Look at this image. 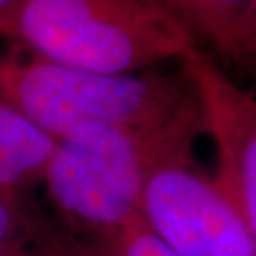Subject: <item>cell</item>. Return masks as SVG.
Instances as JSON below:
<instances>
[{
  "label": "cell",
  "instance_id": "6da1fadb",
  "mask_svg": "<svg viewBox=\"0 0 256 256\" xmlns=\"http://www.w3.org/2000/svg\"><path fill=\"white\" fill-rule=\"evenodd\" d=\"M198 95L131 126L59 140L42 180L55 222L102 248L138 222L150 176L169 162L196 156L203 137Z\"/></svg>",
  "mask_w": 256,
  "mask_h": 256
},
{
  "label": "cell",
  "instance_id": "7a4b0ae2",
  "mask_svg": "<svg viewBox=\"0 0 256 256\" xmlns=\"http://www.w3.org/2000/svg\"><path fill=\"white\" fill-rule=\"evenodd\" d=\"M0 38L48 61L104 74L180 63L198 44L158 0H18L0 16Z\"/></svg>",
  "mask_w": 256,
  "mask_h": 256
},
{
  "label": "cell",
  "instance_id": "3957f363",
  "mask_svg": "<svg viewBox=\"0 0 256 256\" xmlns=\"http://www.w3.org/2000/svg\"><path fill=\"white\" fill-rule=\"evenodd\" d=\"M192 95L186 72L104 74L25 52L0 54V99L55 142L124 128Z\"/></svg>",
  "mask_w": 256,
  "mask_h": 256
},
{
  "label": "cell",
  "instance_id": "277c9868",
  "mask_svg": "<svg viewBox=\"0 0 256 256\" xmlns=\"http://www.w3.org/2000/svg\"><path fill=\"white\" fill-rule=\"evenodd\" d=\"M138 220L174 256H256L236 205L196 156L150 176Z\"/></svg>",
  "mask_w": 256,
  "mask_h": 256
},
{
  "label": "cell",
  "instance_id": "5b68a950",
  "mask_svg": "<svg viewBox=\"0 0 256 256\" xmlns=\"http://www.w3.org/2000/svg\"><path fill=\"white\" fill-rule=\"evenodd\" d=\"M180 66L198 95L203 133L214 146L212 174L236 205L256 254V97L202 44L184 54Z\"/></svg>",
  "mask_w": 256,
  "mask_h": 256
},
{
  "label": "cell",
  "instance_id": "8992f818",
  "mask_svg": "<svg viewBox=\"0 0 256 256\" xmlns=\"http://www.w3.org/2000/svg\"><path fill=\"white\" fill-rule=\"evenodd\" d=\"M200 44L238 64L254 63V0H158Z\"/></svg>",
  "mask_w": 256,
  "mask_h": 256
},
{
  "label": "cell",
  "instance_id": "52a82bcc",
  "mask_svg": "<svg viewBox=\"0 0 256 256\" xmlns=\"http://www.w3.org/2000/svg\"><path fill=\"white\" fill-rule=\"evenodd\" d=\"M55 144L54 138L0 99V188L28 190L40 182Z\"/></svg>",
  "mask_w": 256,
  "mask_h": 256
},
{
  "label": "cell",
  "instance_id": "ba28073f",
  "mask_svg": "<svg viewBox=\"0 0 256 256\" xmlns=\"http://www.w3.org/2000/svg\"><path fill=\"white\" fill-rule=\"evenodd\" d=\"M30 256H104L93 245L63 230L55 220L44 214L34 238Z\"/></svg>",
  "mask_w": 256,
  "mask_h": 256
},
{
  "label": "cell",
  "instance_id": "9c48e42d",
  "mask_svg": "<svg viewBox=\"0 0 256 256\" xmlns=\"http://www.w3.org/2000/svg\"><path fill=\"white\" fill-rule=\"evenodd\" d=\"M99 250L104 256H174L140 224V220Z\"/></svg>",
  "mask_w": 256,
  "mask_h": 256
},
{
  "label": "cell",
  "instance_id": "30bf717a",
  "mask_svg": "<svg viewBox=\"0 0 256 256\" xmlns=\"http://www.w3.org/2000/svg\"><path fill=\"white\" fill-rule=\"evenodd\" d=\"M16 2H18V0H0V16H2L4 12H8Z\"/></svg>",
  "mask_w": 256,
  "mask_h": 256
},
{
  "label": "cell",
  "instance_id": "8fae6325",
  "mask_svg": "<svg viewBox=\"0 0 256 256\" xmlns=\"http://www.w3.org/2000/svg\"><path fill=\"white\" fill-rule=\"evenodd\" d=\"M252 30H254V42H256V0L252 2ZM254 63H256V44H254Z\"/></svg>",
  "mask_w": 256,
  "mask_h": 256
},
{
  "label": "cell",
  "instance_id": "7c38bea8",
  "mask_svg": "<svg viewBox=\"0 0 256 256\" xmlns=\"http://www.w3.org/2000/svg\"><path fill=\"white\" fill-rule=\"evenodd\" d=\"M0 256H8V254H6V252H2V250H0Z\"/></svg>",
  "mask_w": 256,
  "mask_h": 256
}]
</instances>
